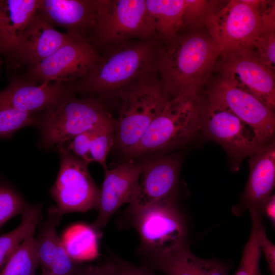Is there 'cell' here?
Here are the masks:
<instances>
[{
	"label": "cell",
	"mask_w": 275,
	"mask_h": 275,
	"mask_svg": "<svg viewBox=\"0 0 275 275\" xmlns=\"http://www.w3.org/2000/svg\"><path fill=\"white\" fill-rule=\"evenodd\" d=\"M63 215L57 206L48 208L46 218L38 227L35 247L43 273L75 275L83 263L70 256L57 234V227Z\"/></svg>",
	"instance_id": "obj_16"
},
{
	"label": "cell",
	"mask_w": 275,
	"mask_h": 275,
	"mask_svg": "<svg viewBox=\"0 0 275 275\" xmlns=\"http://www.w3.org/2000/svg\"><path fill=\"white\" fill-rule=\"evenodd\" d=\"M98 56L91 42L74 38L39 63L29 67L23 79L36 84L69 83L83 76Z\"/></svg>",
	"instance_id": "obj_11"
},
{
	"label": "cell",
	"mask_w": 275,
	"mask_h": 275,
	"mask_svg": "<svg viewBox=\"0 0 275 275\" xmlns=\"http://www.w3.org/2000/svg\"><path fill=\"white\" fill-rule=\"evenodd\" d=\"M94 128L76 135L70 140L58 146L56 149L58 151L71 152L88 164L93 162L90 145Z\"/></svg>",
	"instance_id": "obj_32"
},
{
	"label": "cell",
	"mask_w": 275,
	"mask_h": 275,
	"mask_svg": "<svg viewBox=\"0 0 275 275\" xmlns=\"http://www.w3.org/2000/svg\"><path fill=\"white\" fill-rule=\"evenodd\" d=\"M147 266L163 275H228L229 268L215 259L196 256L187 241L167 253L149 255Z\"/></svg>",
	"instance_id": "obj_21"
},
{
	"label": "cell",
	"mask_w": 275,
	"mask_h": 275,
	"mask_svg": "<svg viewBox=\"0 0 275 275\" xmlns=\"http://www.w3.org/2000/svg\"><path fill=\"white\" fill-rule=\"evenodd\" d=\"M39 265L34 236L24 240L1 269L0 275H35Z\"/></svg>",
	"instance_id": "obj_27"
},
{
	"label": "cell",
	"mask_w": 275,
	"mask_h": 275,
	"mask_svg": "<svg viewBox=\"0 0 275 275\" xmlns=\"http://www.w3.org/2000/svg\"><path fill=\"white\" fill-rule=\"evenodd\" d=\"M180 162L178 155H168L142 164L137 191L130 204L133 214L151 204L176 201Z\"/></svg>",
	"instance_id": "obj_14"
},
{
	"label": "cell",
	"mask_w": 275,
	"mask_h": 275,
	"mask_svg": "<svg viewBox=\"0 0 275 275\" xmlns=\"http://www.w3.org/2000/svg\"><path fill=\"white\" fill-rule=\"evenodd\" d=\"M261 1L252 5L232 0L219 10L209 12L203 21L219 54L228 50L253 47L264 31L259 10Z\"/></svg>",
	"instance_id": "obj_7"
},
{
	"label": "cell",
	"mask_w": 275,
	"mask_h": 275,
	"mask_svg": "<svg viewBox=\"0 0 275 275\" xmlns=\"http://www.w3.org/2000/svg\"><path fill=\"white\" fill-rule=\"evenodd\" d=\"M68 90L65 83L58 81L38 85L24 79H13L0 91V109L31 114L43 112Z\"/></svg>",
	"instance_id": "obj_20"
},
{
	"label": "cell",
	"mask_w": 275,
	"mask_h": 275,
	"mask_svg": "<svg viewBox=\"0 0 275 275\" xmlns=\"http://www.w3.org/2000/svg\"><path fill=\"white\" fill-rule=\"evenodd\" d=\"M142 166L130 160L105 170L98 215L91 226L95 231L104 228L122 205L132 203L137 191Z\"/></svg>",
	"instance_id": "obj_15"
},
{
	"label": "cell",
	"mask_w": 275,
	"mask_h": 275,
	"mask_svg": "<svg viewBox=\"0 0 275 275\" xmlns=\"http://www.w3.org/2000/svg\"><path fill=\"white\" fill-rule=\"evenodd\" d=\"M42 208L41 203L30 204L21 214L19 225L0 236V269L24 240L34 236L42 219Z\"/></svg>",
	"instance_id": "obj_24"
},
{
	"label": "cell",
	"mask_w": 275,
	"mask_h": 275,
	"mask_svg": "<svg viewBox=\"0 0 275 275\" xmlns=\"http://www.w3.org/2000/svg\"><path fill=\"white\" fill-rule=\"evenodd\" d=\"M201 105L197 93L170 98L139 143L126 154L136 156L187 142L200 128Z\"/></svg>",
	"instance_id": "obj_3"
},
{
	"label": "cell",
	"mask_w": 275,
	"mask_h": 275,
	"mask_svg": "<svg viewBox=\"0 0 275 275\" xmlns=\"http://www.w3.org/2000/svg\"><path fill=\"white\" fill-rule=\"evenodd\" d=\"M159 49L157 70L160 84L171 97L197 90L208 79L219 56L210 37L179 35Z\"/></svg>",
	"instance_id": "obj_2"
},
{
	"label": "cell",
	"mask_w": 275,
	"mask_h": 275,
	"mask_svg": "<svg viewBox=\"0 0 275 275\" xmlns=\"http://www.w3.org/2000/svg\"><path fill=\"white\" fill-rule=\"evenodd\" d=\"M36 12L53 27L92 43L96 16V0H39Z\"/></svg>",
	"instance_id": "obj_17"
},
{
	"label": "cell",
	"mask_w": 275,
	"mask_h": 275,
	"mask_svg": "<svg viewBox=\"0 0 275 275\" xmlns=\"http://www.w3.org/2000/svg\"><path fill=\"white\" fill-rule=\"evenodd\" d=\"M261 214L266 216L270 221L273 227L275 225V196L271 195L263 205Z\"/></svg>",
	"instance_id": "obj_37"
},
{
	"label": "cell",
	"mask_w": 275,
	"mask_h": 275,
	"mask_svg": "<svg viewBox=\"0 0 275 275\" xmlns=\"http://www.w3.org/2000/svg\"><path fill=\"white\" fill-rule=\"evenodd\" d=\"M58 152L60 166L50 193L59 211L64 215L98 209L100 190L89 172L88 164L71 152Z\"/></svg>",
	"instance_id": "obj_9"
},
{
	"label": "cell",
	"mask_w": 275,
	"mask_h": 275,
	"mask_svg": "<svg viewBox=\"0 0 275 275\" xmlns=\"http://www.w3.org/2000/svg\"><path fill=\"white\" fill-rule=\"evenodd\" d=\"M117 268L116 275H163L156 273L146 265L136 266L126 260L115 258L113 259Z\"/></svg>",
	"instance_id": "obj_34"
},
{
	"label": "cell",
	"mask_w": 275,
	"mask_h": 275,
	"mask_svg": "<svg viewBox=\"0 0 275 275\" xmlns=\"http://www.w3.org/2000/svg\"><path fill=\"white\" fill-rule=\"evenodd\" d=\"M68 90L38 117L40 143L55 148L94 128L109 116L93 97L77 98Z\"/></svg>",
	"instance_id": "obj_4"
},
{
	"label": "cell",
	"mask_w": 275,
	"mask_h": 275,
	"mask_svg": "<svg viewBox=\"0 0 275 275\" xmlns=\"http://www.w3.org/2000/svg\"><path fill=\"white\" fill-rule=\"evenodd\" d=\"M249 211L252 222L251 231L235 275H261L260 269L261 254L260 231L264 226L262 215L254 209Z\"/></svg>",
	"instance_id": "obj_26"
},
{
	"label": "cell",
	"mask_w": 275,
	"mask_h": 275,
	"mask_svg": "<svg viewBox=\"0 0 275 275\" xmlns=\"http://www.w3.org/2000/svg\"><path fill=\"white\" fill-rule=\"evenodd\" d=\"M260 246L267 261L268 270L271 275H275V245L268 239L264 226L260 231Z\"/></svg>",
	"instance_id": "obj_35"
},
{
	"label": "cell",
	"mask_w": 275,
	"mask_h": 275,
	"mask_svg": "<svg viewBox=\"0 0 275 275\" xmlns=\"http://www.w3.org/2000/svg\"><path fill=\"white\" fill-rule=\"evenodd\" d=\"M29 205L13 187L0 182V228L14 216L21 215Z\"/></svg>",
	"instance_id": "obj_29"
},
{
	"label": "cell",
	"mask_w": 275,
	"mask_h": 275,
	"mask_svg": "<svg viewBox=\"0 0 275 275\" xmlns=\"http://www.w3.org/2000/svg\"><path fill=\"white\" fill-rule=\"evenodd\" d=\"M41 275H52L48 273H43Z\"/></svg>",
	"instance_id": "obj_38"
},
{
	"label": "cell",
	"mask_w": 275,
	"mask_h": 275,
	"mask_svg": "<svg viewBox=\"0 0 275 275\" xmlns=\"http://www.w3.org/2000/svg\"><path fill=\"white\" fill-rule=\"evenodd\" d=\"M249 167V176L242 201L233 208L236 214L250 209L261 213L263 205L271 196L275 184L274 142L261 146L251 154Z\"/></svg>",
	"instance_id": "obj_18"
},
{
	"label": "cell",
	"mask_w": 275,
	"mask_h": 275,
	"mask_svg": "<svg viewBox=\"0 0 275 275\" xmlns=\"http://www.w3.org/2000/svg\"><path fill=\"white\" fill-rule=\"evenodd\" d=\"M156 37L145 0H96V21L91 38L94 46L117 45L131 38Z\"/></svg>",
	"instance_id": "obj_6"
},
{
	"label": "cell",
	"mask_w": 275,
	"mask_h": 275,
	"mask_svg": "<svg viewBox=\"0 0 275 275\" xmlns=\"http://www.w3.org/2000/svg\"><path fill=\"white\" fill-rule=\"evenodd\" d=\"M1 63H2V61H1V60H0V66H1Z\"/></svg>",
	"instance_id": "obj_39"
},
{
	"label": "cell",
	"mask_w": 275,
	"mask_h": 275,
	"mask_svg": "<svg viewBox=\"0 0 275 275\" xmlns=\"http://www.w3.org/2000/svg\"><path fill=\"white\" fill-rule=\"evenodd\" d=\"M253 47L260 61L274 73L275 30L263 31L254 42Z\"/></svg>",
	"instance_id": "obj_31"
},
{
	"label": "cell",
	"mask_w": 275,
	"mask_h": 275,
	"mask_svg": "<svg viewBox=\"0 0 275 275\" xmlns=\"http://www.w3.org/2000/svg\"><path fill=\"white\" fill-rule=\"evenodd\" d=\"M117 268L112 260L101 265L84 264L75 275H116Z\"/></svg>",
	"instance_id": "obj_36"
},
{
	"label": "cell",
	"mask_w": 275,
	"mask_h": 275,
	"mask_svg": "<svg viewBox=\"0 0 275 275\" xmlns=\"http://www.w3.org/2000/svg\"><path fill=\"white\" fill-rule=\"evenodd\" d=\"M208 3L203 0H185L183 24L203 22L208 13Z\"/></svg>",
	"instance_id": "obj_33"
},
{
	"label": "cell",
	"mask_w": 275,
	"mask_h": 275,
	"mask_svg": "<svg viewBox=\"0 0 275 275\" xmlns=\"http://www.w3.org/2000/svg\"><path fill=\"white\" fill-rule=\"evenodd\" d=\"M99 56L81 78L65 84L67 89L84 95L119 97L137 82L153 76L159 49L154 41H127Z\"/></svg>",
	"instance_id": "obj_1"
},
{
	"label": "cell",
	"mask_w": 275,
	"mask_h": 275,
	"mask_svg": "<svg viewBox=\"0 0 275 275\" xmlns=\"http://www.w3.org/2000/svg\"><path fill=\"white\" fill-rule=\"evenodd\" d=\"M147 14L156 34L168 41L183 26L185 0H146Z\"/></svg>",
	"instance_id": "obj_23"
},
{
	"label": "cell",
	"mask_w": 275,
	"mask_h": 275,
	"mask_svg": "<svg viewBox=\"0 0 275 275\" xmlns=\"http://www.w3.org/2000/svg\"><path fill=\"white\" fill-rule=\"evenodd\" d=\"M38 117L35 114L5 108L0 109V139H10L19 129L37 125Z\"/></svg>",
	"instance_id": "obj_30"
},
{
	"label": "cell",
	"mask_w": 275,
	"mask_h": 275,
	"mask_svg": "<svg viewBox=\"0 0 275 275\" xmlns=\"http://www.w3.org/2000/svg\"><path fill=\"white\" fill-rule=\"evenodd\" d=\"M134 225L148 255L168 252L187 241V227L176 201L149 205L135 214Z\"/></svg>",
	"instance_id": "obj_8"
},
{
	"label": "cell",
	"mask_w": 275,
	"mask_h": 275,
	"mask_svg": "<svg viewBox=\"0 0 275 275\" xmlns=\"http://www.w3.org/2000/svg\"><path fill=\"white\" fill-rule=\"evenodd\" d=\"M208 102L234 114L254 131L261 146L273 141L274 110L248 91L222 78L208 91Z\"/></svg>",
	"instance_id": "obj_10"
},
{
	"label": "cell",
	"mask_w": 275,
	"mask_h": 275,
	"mask_svg": "<svg viewBox=\"0 0 275 275\" xmlns=\"http://www.w3.org/2000/svg\"><path fill=\"white\" fill-rule=\"evenodd\" d=\"M74 38L78 37L57 31L35 12L12 56L19 63L29 67L39 63Z\"/></svg>",
	"instance_id": "obj_19"
},
{
	"label": "cell",
	"mask_w": 275,
	"mask_h": 275,
	"mask_svg": "<svg viewBox=\"0 0 275 275\" xmlns=\"http://www.w3.org/2000/svg\"><path fill=\"white\" fill-rule=\"evenodd\" d=\"M39 0H0V51L14 53Z\"/></svg>",
	"instance_id": "obj_22"
},
{
	"label": "cell",
	"mask_w": 275,
	"mask_h": 275,
	"mask_svg": "<svg viewBox=\"0 0 275 275\" xmlns=\"http://www.w3.org/2000/svg\"><path fill=\"white\" fill-rule=\"evenodd\" d=\"M115 123L110 117L97 125L93 130L90 153L93 161L99 163L105 170L106 158L114 142Z\"/></svg>",
	"instance_id": "obj_28"
},
{
	"label": "cell",
	"mask_w": 275,
	"mask_h": 275,
	"mask_svg": "<svg viewBox=\"0 0 275 275\" xmlns=\"http://www.w3.org/2000/svg\"><path fill=\"white\" fill-rule=\"evenodd\" d=\"M220 55L218 67L222 77L252 93L274 110V73L260 61L254 48L230 49Z\"/></svg>",
	"instance_id": "obj_12"
},
{
	"label": "cell",
	"mask_w": 275,
	"mask_h": 275,
	"mask_svg": "<svg viewBox=\"0 0 275 275\" xmlns=\"http://www.w3.org/2000/svg\"><path fill=\"white\" fill-rule=\"evenodd\" d=\"M200 128L235 160L250 156L260 145L254 130L231 112L208 102L201 111Z\"/></svg>",
	"instance_id": "obj_13"
},
{
	"label": "cell",
	"mask_w": 275,
	"mask_h": 275,
	"mask_svg": "<svg viewBox=\"0 0 275 275\" xmlns=\"http://www.w3.org/2000/svg\"><path fill=\"white\" fill-rule=\"evenodd\" d=\"M119 97L121 106L115 123L116 139L126 153L139 143L171 97L153 76L132 86Z\"/></svg>",
	"instance_id": "obj_5"
},
{
	"label": "cell",
	"mask_w": 275,
	"mask_h": 275,
	"mask_svg": "<svg viewBox=\"0 0 275 275\" xmlns=\"http://www.w3.org/2000/svg\"><path fill=\"white\" fill-rule=\"evenodd\" d=\"M95 231L91 226L83 224L75 225L66 231L62 240L72 258L82 262L97 256Z\"/></svg>",
	"instance_id": "obj_25"
}]
</instances>
